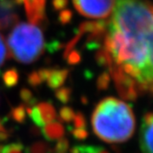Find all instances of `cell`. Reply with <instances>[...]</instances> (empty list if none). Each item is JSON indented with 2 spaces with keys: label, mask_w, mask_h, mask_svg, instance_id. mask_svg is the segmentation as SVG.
<instances>
[{
  "label": "cell",
  "mask_w": 153,
  "mask_h": 153,
  "mask_svg": "<svg viewBox=\"0 0 153 153\" xmlns=\"http://www.w3.org/2000/svg\"><path fill=\"white\" fill-rule=\"evenodd\" d=\"M24 147L20 142H14V143L3 146L1 153H23Z\"/></svg>",
  "instance_id": "obj_15"
},
{
  "label": "cell",
  "mask_w": 153,
  "mask_h": 153,
  "mask_svg": "<svg viewBox=\"0 0 153 153\" xmlns=\"http://www.w3.org/2000/svg\"><path fill=\"white\" fill-rule=\"evenodd\" d=\"M75 126H84V119L81 114H78L75 117Z\"/></svg>",
  "instance_id": "obj_25"
},
{
  "label": "cell",
  "mask_w": 153,
  "mask_h": 153,
  "mask_svg": "<svg viewBox=\"0 0 153 153\" xmlns=\"http://www.w3.org/2000/svg\"><path fill=\"white\" fill-rule=\"evenodd\" d=\"M139 144L143 153H153V113L147 114L142 121Z\"/></svg>",
  "instance_id": "obj_5"
},
{
  "label": "cell",
  "mask_w": 153,
  "mask_h": 153,
  "mask_svg": "<svg viewBox=\"0 0 153 153\" xmlns=\"http://www.w3.org/2000/svg\"><path fill=\"white\" fill-rule=\"evenodd\" d=\"M68 150V141L65 138L58 139L57 143L53 149V153H67Z\"/></svg>",
  "instance_id": "obj_17"
},
{
  "label": "cell",
  "mask_w": 153,
  "mask_h": 153,
  "mask_svg": "<svg viewBox=\"0 0 153 153\" xmlns=\"http://www.w3.org/2000/svg\"><path fill=\"white\" fill-rule=\"evenodd\" d=\"M4 129H6L5 126H4V121H3L1 118H0V132H1V131H3Z\"/></svg>",
  "instance_id": "obj_27"
},
{
  "label": "cell",
  "mask_w": 153,
  "mask_h": 153,
  "mask_svg": "<svg viewBox=\"0 0 153 153\" xmlns=\"http://www.w3.org/2000/svg\"><path fill=\"white\" fill-rule=\"evenodd\" d=\"M3 81L7 88H12L19 82V73L14 68H9L3 74Z\"/></svg>",
  "instance_id": "obj_10"
},
{
  "label": "cell",
  "mask_w": 153,
  "mask_h": 153,
  "mask_svg": "<svg viewBox=\"0 0 153 153\" xmlns=\"http://www.w3.org/2000/svg\"><path fill=\"white\" fill-rule=\"evenodd\" d=\"M76 10L92 19H103L114 11L116 0H72Z\"/></svg>",
  "instance_id": "obj_4"
},
{
  "label": "cell",
  "mask_w": 153,
  "mask_h": 153,
  "mask_svg": "<svg viewBox=\"0 0 153 153\" xmlns=\"http://www.w3.org/2000/svg\"><path fill=\"white\" fill-rule=\"evenodd\" d=\"M105 46L116 68L153 92V6L145 0H116Z\"/></svg>",
  "instance_id": "obj_1"
},
{
  "label": "cell",
  "mask_w": 153,
  "mask_h": 153,
  "mask_svg": "<svg viewBox=\"0 0 153 153\" xmlns=\"http://www.w3.org/2000/svg\"><path fill=\"white\" fill-rule=\"evenodd\" d=\"M28 83L31 87H34V88L40 86L42 83V80L41 79L38 71H33V72H31L30 74H29V76H28Z\"/></svg>",
  "instance_id": "obj_20"
},
{
  "label": "cell",
  "mask_w": 153,
  "mask_h": 153,
  "mask_svg": "<svg viewBox=\"0 0 153 153\" xmlns=\"http://www.w3.org/2000/svg\"><path fill=\"white\" fill-rule=\"evenodd\" d=\"M91 126L96 136L102 140L107 143H122L133 136L136 120L126 102L109 97L95 108Z\"/></svg>",
  "instance_id": "obj_2"
},
{
  "label": "cell",
  "mask_w": 153,
  "mask_h": 153,
  "mask_svg": "<svg viewBox=\"0 0 153 153\" xmlns=\"http://www.w3.org/2000/svg\"><path fill=\"white\" fill-rule=\"evenodd\" d=\"M26 153H53V149L45 142L38 141L30 145L26 149Z\"/></svg>",
  "instance_id": "obj_11"
},
{
  "label": "cell",
  "mask_w": 153,
  "mask_h": 153,
  "mask_svg": "<svg viewBox=\"0 0 153 153\" xmlns=\"http://www.w3.org/2000/svg\"><path fill=\"white\" fill-rule=\"evenodd\" d=\"M26 107L23 104H20L15 108H13L11 112H10V116L12 117L14 121L17 123L22 124L25 122L26 119Z\"/></svg>",
  "instance_id": "obj_12"
},
{
  "label": "cell",
  "mask_w": 153,
  "mask_h": 153,
  "mask_svg": "<svg viewBox=\"0 0 153 153\" xmlns=\"http://www.w3.org/2000/svg\"><path fill=\"white\" fill-rule=\"evenodd\" d=\"M61 43L59 42H50L48 45H46L47 47V50L50 52V53H53V52H56L57 51L58 49L61 48Z\"/></svg>",
  "instance_id": "obj_21"
},
{
  "label": "cell",
  "mask_w": 153,
  "mask_h": 153,
  "mask_svg": "<svg viewBox=\"0 0 153 153\" xmlns=\"http://www.w3.org/2000/svg\"><path fill=\"white\" fill-rule=\"evenodd\" d=\"M10 54L14 59L22 64H30L36 61L45 50L43 33L31 22L16 24L7 38Z\"/></svg>",
  "instance_id": "obj_3"
},
{
  "label": "cell",
  "mask_w": 153,
  "mask_h": 153,
  "mask_svg": "<svg viewBox=\"0 0 153 153\" xmlns=\"http://www.w3.org/2000/svg\"><path fill=\"white\" fill-rule=\"evenodd\" d=\"M70 95H71V91L68 88H65V87H63V88L58 89L56 91V99L63 102V103H67L68 102H69L70 99Z\"/></svg>",
  "instance_id": "obj_16"
},
{
  "label": "cell",
  "mask_w": 153,
  "mask_h": 153,
  "mask_svg": "<svg viewBox=\"0 0 153 153\" xmlns=\"http://www.w3.org/2000/svg\"><path fill=\"white\" fill-rule=\"evenodd\" d=\"M79 60V56L76 52H73L68 56V63H70V64H76Z\"/></svg>",
  "instance_id": "obj_24"
},
{
  "label": "cell",
  "mask_w": 153,
  "mask_h": 153,
  "mask_svg": "<svg viewBox=\"0 0 153 153\" xmlns=\"http://www.w3.org/2000/svg\"><path fill=\"white\" fill-rule=\"evenodd\" d=\"M70 18H71V14H70L69 11H63V12H61V14L59 16V19H60V21L62 23L68 22Z\"/></svg>",
  "instance_id": "obj_22"
},
{
  "label": "cell",
  "mask_w": 153,
  "mask_h": 153,
  "mask_svg": "<svg viewBox=\"0 0 153 153\" xmlns=\"http://www.w3.org/2000/svg\"><path fill=\"white\" fill-rule=\"evenodd\" d=\"M14 0H0V30H6L15 25L18 21Z\"/></svg>",
  "instance_id": "obj_6"
},
{
  "label": "cell",
  "mask_w": 153,
  "mask_h": 153,
  "mask_svg": "<svg viewBox=\"0 0 153 153\" xmlns=\"http://www.w3.org/2000/svg\"><path fill=\"white\" fill-rule=\"evenodd\" d=\"M26 112L28 113L29 116L32 120V122L35 124L36 126L38 127H42L45 126L42 119L41 117V114L39 113V110L37 106H32V107H26Z\"/></svg>",
  "instance_id": "obj_13"
},
{
  "label": "cell",
  "mask_w": 153,
  "mask_h": 153,
  "mask_svg": "<svg viewBox=\"0 0 153 153\" xmlns=\"http://www.w3.org/2000/svg\"><path fill=\"white\" fill-rule=\"evenodd\" d=\"M9 135L10 133L7 129H4L3 131H1V132H0V142L7 140L9 137Z\"/></svg>",
  "instance_id": "obj_26"
},
{
  "label": "cell",
  "mask_w": 153,
  "mask_h": 153,
  "mask_svg": "<svg viewBox=\"0 0 153 153\" xmlns=\"http://www.w3.org/2000/svg\"><path fill=\"white\" fill-rule=\"evenodd\" d=\"M73 135L75 137L79 138V139H82L85 138L87 137V132L85 130H81V129H78V130H75L73 131Z\"/></svg>",
  "instance_id": "obj_23"
},
{
  "label": "cell",
  "mask_w": 153,
  "mask_h": 153,
  "mask_svg": "<svg viewBox=\"0 0 153 153\" xmlns=\"http://www.w3.org/2000/svg\"><path fill=\"white\" fill-rule=\"evenodd\" d=\"M7 56H8V53H7V49L6 43L4 41V37L0 33V69H1V67L7 60Z\"/></svg>",
  "instance_id": "obj_18"
},
{
  "label": "cell",
  "mask_w": 153,
  "mask_h": 153,
  "mask_svg": "<svg viewBox=\"0 0 153 153\" xmlns=\"http://www.w3.org/2000/svg\"><path fill=\"white\" fill-rule=\"evenodd\" d=\"M37 108L45 125L53 122L56 119V112L51 102H40L37 105Z\"/></svg>",
  "instance_id": "obj_9"
},
{
  "label": "cell",
  "mask_w": 153,
  "mask_h": 153,
  "mask_svg": "<svg viewBox=\"0 0 153 153\" xmlns=\"http://www.w3.org/2000/svg\"><path fill=\"white\" fill-rule=\"evenodd\" d=\"M74 115H75L74 112L69 107H63L60 110V113H59V116H60L61 120L64 122H67V123L71 121L72 118L74 117Z\"/></svg>",
  "instance_id": "obj_19"
},
{
  "label": "cell",
  "mask_w": 153,
  "mask_h": 153,
  "mask_svg": "<svg viewBox=\"0 0 153 153\" xmlns=\"http://www.w3.org/2000/svg\"><path fill=\"white\" fill-rule=\"evenodd\" d=\"M19 95H20V99L23 101V102L27 105V107H32L36 103V99L29 89L26 88L21 89Z\"/></svg>",
  "instance_id": "obj_14"
},
{
  "label": "cell",
  "mask_w": 153,
  "mask_h": 153,
  "mask_svg": "<svg viewBox=\"0 0 153 153\" xmlns=\"http://www.w3.org/2000/svg\"><path fill=\"white\" fill-rule=\"evenodd\" d=\"M64 127L59 122L53 121L42 126V134L48 141H54L62 138L64 136Z\"/></svg>",
  "instance_id": "obj_7"
},
{
  "label": "cell",
  "mask_w": 153,
  "mask_h": 153,
  "mask_svg": "<svg viewBox=\"0 0 153 153\" xmlns=\"http://www.w3.org/2000/svg\"><path fill=\"white\" fill-rule=\"evenodd\" d=\"M68 70L67 69H53L50 68L48 78L46 79L49 88L52 90H56L63 85L67 79Z\"/></svg>",
  "instance_id": "obj_8"
}]
</instances>
